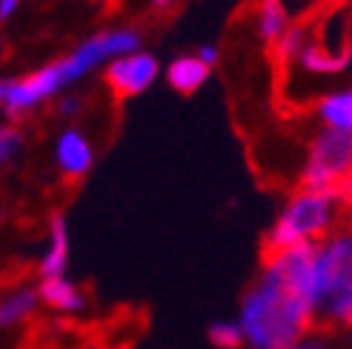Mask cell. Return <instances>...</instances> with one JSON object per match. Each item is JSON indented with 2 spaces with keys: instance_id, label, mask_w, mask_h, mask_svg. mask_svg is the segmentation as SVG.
Returning a JSON list of instances; mask_svg holds the SVG:
<instances>
[{
  "instance_id": "obj_1",
  "label": "cell",
  "mask_w": 352,
  "mask_h": 349,
  "mask_svg": "<svg viewBox=\"0 0 352 349\" xmlns=\"http://www.w3.org/2000/svg\"><path fill=\"white\" fill-rule=\"evenodd\" d=\"M140 49V34L135 29H107L78 43L69 55L52 60L21 78H6L0 83V106L9 117H23L41 109L52 98H60L69 86L83 80L95 69L112 63L120 55Z\"/></svg>"
},
{
  "instance_id": "obj_2",
  "label": "cell",
  "mask_w": 352,
  "mask_h": 349,
  "mask_svg": "<svg viewBox=\"0 0 352 349\" xmlns=\"http://www.w3.org/2000/svg\"><path fill=\"white\" fill-rule=\"evenodd\" d=\"M315 321L318 318L312 306L289 298L267 281H258L243 295L238 318L250 349H289Z\"/></svg>"
},
{
  "instance_id": "obj_3",
  "label": "cell",
  "mask_w": 352,
  "mask_h": 349,
  "mask_svg": "<svg viewBox=\"0 0 352 349\" xmlns=\"http://www.w3.org/2000/svg\"><path fill=\"white\" fill-rule=\"evenodd\" d=\"M338 209H341L338 192L301 186L287 201L278 221L270 226L267 238L261 243V255L287 249V247H298V243H318L332 229Z\"/></svg>"
},
{
  "instance_id": "obj_4",
  "label": "cell",
  "mask_w": 352,
  "mask_h": 349,
  "mask_svg": "<svg viewBox=\"0 0 352 349\" xmlns=\"http://www.w3.org/2000/svg\"><path fill=\"white\" fill-rule=\"evenodd\" d=\"M318 321L352 326V232L329 235L318 258Z\"/></svg>"
},
{
  "instance_id": "obj_5",
  "label": "cell",
  "mask_w": 352,
  "mask_h": 349,
  "mask_svg": "<svg viewBox=\"0 0 352 349\" xmlns=\"http://www.w3.org/2000/svg\"><path fill=\"white\" fill-rule=\"evenodd\" d=\"M318 258L321 243H298V247L267 252L261 267V281L312 306L315 318H318Z\"/></svg>"
},
{
  "instance_id": "obj_6",
  "label": "cell",
  "mask_w": 352,
  "mask_h": 349,
  "mask_svg": "<svg viewBox=\"0 0 352 349\" xmlns=\"http://www.w3.org/2000/svg\"><path fill=\"white\" fill-rule=\"evenodd\" d=\"M349 178H352V135L324 126L309 144L307 164L301 172V186L336 192Z\"/></svg>"
},
{
  "instance_id": "obj_7",
  "label": "cell",
  "mask_w": 352,
  "mask_h": 349,
  "mask_svg": "<svg viewBox=\"0 0 352 349\" xmlns=\"http://www.w3.org/2000/svg\"><path fill=\"white\" fill-rule=\"evenodd\" d=\"M157 75H161V63H157L155 55H149V52H144V49L129 52V55H120L112 63L103 66V80H107L112 95L120 98V100L144 95L157 80Z\"/></svg>"
},
{
  "instance_id": "obj_8",
  "label": "cell",
  "mask_w": 352,
  "mask_h": 349,
  "mask_svg": "<svg viewBox=\"0 0 352 349\" xmlns=\"http://www.w3.org/2000/svg\"><path fill=\"white\" fill-rule=\"evenodd\" d=\"M95 152L92 144L78 126H66L55 141V164L66 181H80L92 169Z\"/></svg>"
},
{
  "instance_id": "obj_9",
  "label": "cell",
  "mask_w": 352,
  "mask_h": 349,
  "mask_svg": "<svg viewBox=\"0 0 352 349\" xmlns=\"http://www.w3.org/2000/svg\"><path fill=\"white\" fill-rule=\"evenodd\" d=\"M69 260V226L60 212L49 218V240L41 258V278H63Z\"/></svg>"
},
{
  "instance_id": "obj_10",
  "label": "cell",
  "mask_w": 352,
  "mask_h": 349,
  "mask_svg": "<svg viewBox=\"0 0 352 349\" xmlns=\"http://www.w3.org/2000/svg\"><path fill=\"white\" fill-rule=\"evenodd\" d=\"M209 69L198 55H181L166 66V83L178 95H195L209 78Z\"/></svg>"
},
{
  "instance_id": "obj_11",
  "label": "cell",
  "mask_w": 352,
  "mask_h": 349,
  "mask_svg": "<svg viewBox=\"0 0 352 349\" xmlns=\"http://www.w3.org/2000/svg\"><path fill=\"white\" fill-rule=\"evenodd\" d=\"M289 26V9L284 0H261L255 9V34L261 43L275 46Z\"/></svg>"
},
{
  "instance_id": "obj_12",
  "label": "cell",
  "mask_w": 352,
  "mask_h": 349,
  "mask_svg": "<svg viewBox=\"0 0 352 349\" xmlns=\"http://www.w3.org/2000/svg\"><path fill=\"white\" fill-rule=\"evenodd\" d=\"M41 301L46 306H52L55 312H80L86 306L83 292L69 281V278H41Z\"/></svg>"
},
{
  "instance_id": "obj_13",
  "label": "cell",
  "mask_w": 352,
  "mask_h": 349,
  "mask_svg": "<svg viewBox=\"0 0 352 349\" xmlns=\"http://www.w3.org/2000/svg\"><path fill=\"white\" fill-rule=\"evenodd\" d=\"M318 120L327 129H338L352 135V89L329 92L318 100Z\"/></svg>"
},
{
  "instance_id": "obj_14",
  "label": "cell",
  "mask_w": 352,
  "mask_h": 349,
  "mask_svg": "<svg viewBox=\"0 0 352 349\" xmlns=\"http://www.w3.org/2000/svg\"><path fill=\"white\" fill-rule=\"evenodd\" d=\"M38 301H41V292H34L29 286L12 289L3 298V304H0V324L9 329V326H17V324L29 321L32 312L38 309Z\"/></svg>"
},
{
  "instance_id": "obj_15",
  "label": "cell",
  "mask_w": 352,
  "mask_h": 349,
  "mask_svg": "<svg viewBox=\"0 0 352 349\" xmlns=\"http://www.w3.org/2000/svg\"><path fill=\"white\" fill-rule=\"evenodd\" d=\"M298 63H301V69H304V72H309V75H336V72H341V69L349 63V52H344V55H332L327 46L309 43Z\"/></svg>"
},
{
  "instance_id": "obj_16",
  "label": "cell",
  "mask_w": 352,
  "mask_h": 349,
  "mask_svg": "<svg viewBox=\"0 0 352 349\" xmlns=\"http://www.w3.org/2000/svg\"><path fill=\"white\" fill-rule=\"evenodd\" d=\"M309 46V41H307V29L304 26H289L287 32H284V38H280L272 49H275V60L278 63H295V60H301V55H304V49Z\"/></svg>"
},
{
  "instance_id": "obj_17",
  "label": "cell",
  "mask_w": 352,
  "mask_h": 349,
  "mask_svg": "<svg viewBox=\"0 0 352 349\" xmlns=\"http://www.w3.org/2000/svg\"><path fill=\"white\" fill-rule=\"evenodd\" d=\"M209 341H212L218 349H243L246 335L238 321H218L209 326Z\"/></svg>"
},
{
  "instance_id": "obj_18",
  "label": "cell",
  "mask_w": 352,
  "mask_h": 349,
  "mask_svg": "<svg viewBox=\"0 0 352 349\" xmlns=\"http://www.w3.org/2000/svg\"><path fill=\"white\" fill-rule=\"evenodd\" d=\"M21 132H17L14 126H6L3 132H0V158H3V164L14 161L17 152H21Z\"/></svg>"
},
{
  "instance_id": "obj_19",
  "label": "cell",
  "mask_w": 352,
  "mask_h": 349,
  "mask_svg": "<svg viewBox=\"0 0 352 349\" xmlns=\"http://www.w3.org/2000/svg\"><path fill=\"white\" fill-rule=\"evenodd\" d=\"M58 112H60L63 117L78 115V112H80V100H78V98H60V100H58Z\"/></svg>"
},
{
  "instance_id": "obj_20",
  "label": "cell",
  "mask_w": 352,
  "mask_h": 349,
  "mask_svg": "<svg viewBox=\"0 0 352 349\" xmlns=\"http://www.w3.org/2000/svg\"><path fill=\"white\" fill-rule=\"evenodd\" d=\"M195 55H198L206 66H215V63H218V58H221V52H218L215 46H209V43H206V46H201V49L195 52Z\"/></svg>"
},
{
  "instance_id": "obj_21",
  "label": "cell",
  "mask_w": 352,
  "mask_h": 349,
  "mask_svg": "<svg viewBox=\"0 0 352 349\" xmlns=\"http://www.w3.org/2000/svg\"><path fill=\"white\" fill-rule=\"evenodd\" d=\"M17 9H21V0H0V21H9Z\"/></svg>"
},
{
  "instance_id": "obj_22",
  "label": "cell",
  "mask_w": 352,
  "mask_h": 349,
  "mask_svg": "<svg viewBox=\"0 0 352 349\" xmlns=\"http://www.w3.org/2000/svg\"><path fill=\"white\" fill-rule=\"evenodd\" d=\"M289 349H327V346H324V341H318V338H309V335H304L301 341H295Z\"/></svg>"
},
{
  "instance_id": "obj_23",
  "label": "cell",
  "mask_w": 352,
  "mask_h": 349,
  "mask_svg": "<svg viewBox=\"0 0 352 349\" xmlns=\"http://www.w3.org/2000/svg\"><path fill=\"white\" fill-rule=\"evenodd\" d=\"M152 6L155 9H169V6H175V0H152Z\"/></svg>"
}]
</instances>
